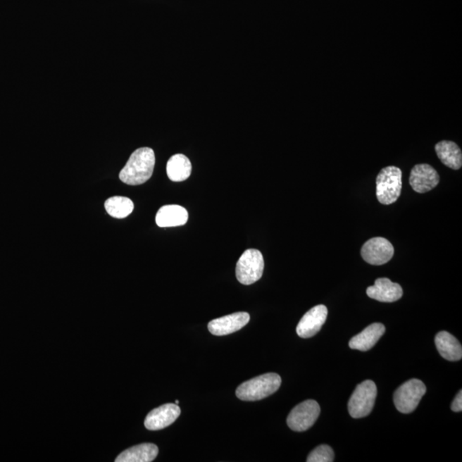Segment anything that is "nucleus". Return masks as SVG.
Returning <instances> with one entry per match:
<instances>
[{"instance_id":"nucleus-1","label":"nucleus","mask_w":462,"mask_h":462,"mask_svg":"<svg viewBox=\"0 0 462 462\" xmlns=\"http://www.w3.org/2000/svg\"><path fill=\"white\" fill-rule=\"evenodd\" d=\"M154 166V150L150 147H141L131 154L128 162L119 174V178L126 185H142L152 177Z\"/></svg>"},{"instance_id":"nucleus-2","label":"nucleus","mask_w":462,"mask_h":462,"mask_svg":"<svg viewBox=\"0 0 462 462\" xmlns=\"http://www.w3.org/2000/svg\"><path fill=\"white\" fill-rule=\"evenodd\" d=\"M281 383V377L278 374H263L239 386L236 392L237 397L245 401H260L276 392L280 388Z\"/></svg>"},{"instance_id":"nucleus-3","label":"nucleus","mask_w":462,"mask_h":462,"mask_svg":"<svg viewBox=\"0 0 462 462\" xmlns=\"http://www.w3.org/2000/svg\"><path fill=\"white\" fill-rule=\"evenodd\" d=\"M402 189V173L396 166L382 169L376 179V195L381 204H393L400 197Z\"/></svg>"},{"instance_id":"nucleus-4","label":"nucleus","mask_w":462,"mask_h":462,"mask_svg":"<svg viewBox=\"0 0 462 462\" xmlns=\"http://www.w3.org/2000/svg\"><path fill=\"white\" fill-rule=\"evenodd\" d=\"M377 395V386L372 380H366L357 386L349 401V412L354 419L369 416L373 411Z\"/></svg>"},{"instance_id":"nucleus-5","label":"nucleus","mask_w":462,"mask_h":462,"mask_svg":"<svg viewBox=\"0 0 462 462\" xmlns=\"http://www.w3.org/2000/svg\"><path fill=\"white\" fill-rule=\"evenodd\" d=\"M265 261L257 249H248L242 254L237 264V278L241 284L250 285L261 280L264 273Z\"/></svg>"},{"instance_id":"nucleus-6","label":"nucleus","mask_w":462,"mask_h":462,"mask_svg":"<svg viewBox=\"0 0 462 462\" xmlns=\"http://www.w3.org/2000/svg\"><path fill=\"white\" fill-rule=\"evenodd\" d=\"M425 392L426 387L423 382L413 378L401 385L396 390L394 394V404L398 411L402 413H412L419 405Z\"/></svg>"},{"instance_id":"nucleus-7","label":"nucleus","mask_w":462,"mask_h":462,"mask_svg":"<svg viewBox=\"0 0 462 462\" xmlns=\"http://www.w3.org/2000/svg\"><path fill=\"white\" fill-rule=\"evenodd\" d=\"M320 413V407L314 400L298 404L287 418V424L294 432H305L316 423Z\"/></svg>"},{"instance_id":"nucleus-8","label":"nucleus","mask_w":462,"mask_h":462,"mask_svg":"<svg viewBox=\"0 0 462 462\" xmlns=\"http://www.w3.org/2000/svg\"><path fill=\"white\" fill-rule=\"evenodd\" d=\"M394 252V246L387 239L374 237L362 246L361 256L370 265L382 266L392 260Z\"/></svg>"},{"instance_id":"nucleus-9","label":"nucleus","mask_w":462,"mask_h":462,"mask_svg":"<svg viewBox=\"0 0 462 462\" xmlns=\"http://www.w3.org/2000/svg\"><path fill=\"white\" fill-rule=\"evenodd\" d=\"M181 408L176 404H167L152 410L144 422L145 427L149 431H158L173 424L180 416Z\"/></svg>"},{"instance_id":"nucleus-10","label":"nucleus","mask_w":462,"mask_h":462,"mask_svg":"<svg viewBox=\"0 0 462 462\" xmlns=\"http://www.w3.org/2000/svg\"><path fill=\"white\" fill-rule=\"evenodd\" d=\"M439 175L432 166L427 164L416 165L410 173L409 182L417 193L429 192L439 183Z\"/></svg>"},{"instance_id":"nucleus-11","label":"nucleus","mask_w":462,"mask_h":462,"mask_svg":"<svg viewBox=\"0 0 462 462\" xmlns=\"http://www.w3.org/2000/svg\"><path fill=\"white\" fill-rule=\"evenodd\" d=\"M328 310L324 305H318L310 309L302 317L296 327L298 336L302 338H309L320 332L327 318Z\"/></svg>"},{"instance_id":"nucleus-12","label":"nucleus","mask_w":462,"mask_h":462,"mask_svg":"<svg viewBox=\"0 0 462 462\" xmlns=\"http://www.w3.org/2000/svg\"><path fill=\"white\" fill-rule=\"evenodd\" d=\"M250 320L248 313L239 312L209 322L208 330L214 336H226L244 328Z\"/></svg>"},{"instance_id":"nucleus-13","label":"nucleus","mask_w":462,"mask_h":462,"mask_svg":"<svg viewBox=\"0 0 462 462\" xmlns=\"http://www.w3.org/2000/svg\"><path fill=\"white\" fill-rule=\"evenodd\" d=\"M366 294L370 298L381 302H395L402 296L404 290L400 285L396 284L389 278H377L375 284L368 287Z\"/></svg>"},{"instance_id":"nucleus-14","label":"nucleus","mask_w":462,"mask_h":462,"mask_svg":"<svg viewBox=\"0 0 462 462\" xmlns=\"http://www.w3.org/2000/svg\"><path fill=\"white\" fill-rule=\"evenodd\" d=\"M385 327L380 323L368 326L363 332L356 335L349 341V346L352 349L360 350V351H368L376 345L382 336H384Z\"/></svg>"},{"instance_id":"nucleus-15","label":"nucleus","mask_w":462,"mask_h":462,"mask_svg":"<svg viewBox=\"0 0 462 462\" xmlns=\"http://www.w3.org/2000/svg\"><path fill=\"white\" fill-rule=\"evenodd\" d=\"M189 213L185 207L178 205L162 206L156 215V224L158 227H177L185 225L188 221Z\"/></svg>"},{"instance_id":"nucleus-16","label":"nucleus","mask_w":462,"mask_h":462,"mask_svg":"<svg viewBox=\"0 0 462 462\" xmlns=\"http://www.w3.org/2000/svg\"><path fill=\"white\" fill-rule=\"evenodd\" d=\"M438 352L445 360L458 361L462 358V346L460 342L447 332H441L435 337Z\"/></svg>"},{"instance_id":"nucleus-17","label":"nucleus","mask_w":462,"mask_h":462,"mask_svg":"<svg viewBox=\"0 0 462 462\" xmlns=\"http://www.w3.org/2000/svg\"><path fill=\"white\" fill-rule=\"evenodd\" d=\"M158 448L154 444H142L125 450L116 462H151L157 457Z\"/></svg>"},{"instance_id":"nucleus-18","label":"nucleus","mask_w":462,"mask_h":462,"mask_svg":"<svg viewBox=\"0 0 462 462\" xmlns=\"http://www.w3.org/2000/svg\"><path fill=\"white\" fill-rule=\"evenodd\" d=\"M438 158L450 169L459 170L462 166L461 150L456 143L442 141L435 146Z\"/></svg>"},{"instance_id":"nucleus-19","label":"nucleus","mask_w":462,"mask_h":462,"mask_svg":"<svg viewBox=\"0 0 462 462\" xmlns=\"http://www.w3.org/2000/svg\"><path fill=\"white\" fill-rule=\"evenodd\" d=\"M166 173L173 182L185 181L192 173V165L185 155L175 154L167 162Z\"/></svg>"},{"instance_id":"nucleus-20","label":"nucleus","mask_w":462,"mask_h":462,"mask_svg":"<svg viewBox=\"0 0 462 462\" xmlns=\"http://www.w3.org/2000/svg\"><path fill=\"white\" fill-rule=\"evenodd\" d=\"M105 208L110 216L125 218L133 212L134 203L127 197L113 196L105 202Z\"/></svg>"},{"instance_id":"nucleus-21","label":"nucleus","mask_w":462,"mask_h":462,"mask_svg":"<svg viewBox=\"0 0 462 462\" xmlns=\"http://www.w3.org/2000/svg\"><path fill=\"white\" fill-rule=\"evenodd\" d=\"M334 451L329 445H320L310 453L306 459L308 462H332L334 461Z\"/></svg>"},{"instance_id":"nucleus-22","label":"nucleus","mask_w":462,"mask_h":462,"mask_svg":"<svg viewBox=\"0 0 462 462\" xmlns=\"http://www.w3.org/2000/svg\"><path fill=\"white\" fill-rule=\"evenodd\" d=\"M451 409L454 412H461L462 410V392L457 394L455 400L453 401L451 405Z\"/></svg>"},{"instance_id":"nucleus-23","label":"nucleus","mask_w":462,"mask_h":462,"mask_svg":"<svg viewBox=\"0 0 462 462\" xmlns=\"http://www.w3.org/2000/svg\"><path fill=\"white\" fill-rule=\"evenodd\" d=\"M175 404H179V401H178V400H176V401H175Z\"/></svg>"}]
</instances>
